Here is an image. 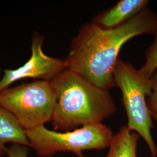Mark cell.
Returning a JSON list of instances; mask_svg holds the SVG:
<instances>
[{
	"label": "cell",
	"mask_w": 157,
	"mask_h": 157,
	"mask_svg": "<svg viewBox=\"0 0 157 157\" xmlns=\"http://www.w3.org/2000/svg\"><path fill=\"white\" fill-rule=\"evenodd\" d=\"M28 147L18 144H13L8 149L6 154L8 157H28Z\"/></svg>",
	"instance_id": "obj_12"
},
{
	"label": "cell",
	"mask_w": 157,
	"mask_h": 157,
	"mask_svg": "<svg viewBox=\"0 0 157 157\" xmlns=\"http://www.w3.org/2000/svg\"><path fill=\"white\" fill-rule=\"evenodd\" d=\"M56 100L50 81L38 80L0 92V105L12 113L25 130L51 122Z\"/></svg>",
	"instance_id": "obj_5"
},
{
	"label": "cell",
	"mask_w": 157,
	"mask_h": 157,
	"mask_svg": "<svg viewBox=\"0 0 157 157\" xmlns=\"http://www.w3.org/2000/svg\"><path fill=\"white\" fill-rule=\"evenodd\" d=\"M149 3L148 0H121L94 17L91 22L104 29L116 28L144 11Z\"/></svg>",
	"instance_id": "obj_7"
},
{
	"label": "cell",
	"mask_w": 157,
	"mask_h": 157,
	"mask_svg": "<svg viewBox=\"0 0 157 157\" xmlns=\"http://www.w3.org/2000/svg\"><path fill=\"white\" fill-rule=\"evenodd\" d=\"M152 91L147 96V102L152 113L157 115V71L151 78Z\"/></svg>",
	"instance_id": "obj_11"
},
{
	"label": "cell",
	"mask_w": 157,
	"mask_h": 157,
	"mask_svg": "<svg viewBox=\"0 0 157 157\" xmlns=\"http://www.w3.org/2000/svg\"><path fill=\"white\" fill-rule=\"evenodd\" d=\"M50 82L57 96L51 121L55 131L68 132L102 123L116 111L109 90L96 86L68 69Z\"/></svg>",
	"instance_id": "obj_2"
},
{
	"label": "cell",
	"mask_w": 157,
	"mask_h": 157,
	"mask_svg": "<svg viewBox=\"0 0 157 157\" xmlns=\"http://www.w3.org/2000/svg\"><path fill=\"white\" fill-rule=\"evenodd\" d=\"M30 147V143L22 125L15 117L0 105V157L8 150V143Z\"/></svg>",
	"instance_id": "obj_8"
},
{
	"label": "cell",
	"mask_w": 157,
	"mask_h": 157,
	"mask_svg": "<svg viewBox=\"0 0 157 157\" xmlns=\"http://www.w3.org/2000/svg\"><path fill=\"white\" fill-rule=\"evenodd\" d=\"M151 115L152 117V119H154L155 121H156V122L157 123V114H154V113H151Z\"/></svg>",
	"instance_id": "obj_13"
},
{
	"label": "cell",
	"mask_w": 157,
	"mask_h": 157,
	"mask_svg": "<svg viewBox=\"0 0 157 157\" xmlns=\"http://www.w3.org/2000/svg\"><path fill=\"white\" fill-rule=\"evenodd\" d=\"M140 137L127 126H123L113 135L109 151L105 157H139L137 150Z\"/></svg>",
	"instance_id": "obj_9"
},
{
	"label": "cell",
	"mask_w": 157,
	"mask_h": 157,
	"mask_svg": "<svg viewBox=\"0 0 157 157\" xmlns=\"http://www.w3.org/2000/svg\"><path fill=\"white\" fill-rule=\"evenodd\" d=\"M113 76L115 86L122 93L127 126L146 141L152 157H157V147L151 135L153 119L147 102L152 91L151 78H146L131 63L119 58L113 68Z\"/></svg>",
	"instance_id": "obj_3"
},
{
	"label": "cell",
	"mask_w": 157,
	"mask_h": 157,
	"mask_svg": "<svg viewBox=\"0 0 157 157\" xmlns=\"http://www.w3.org/2000/svg\"><path fill=\"white\" fill-rule=\"evenodd\" d=\"M30 147L38 156L49 157L59 152H71L84 157L86 150H101L109 147L113 136L112 130L102 123L90 124L68 132H57L41 125L25 130Z\"/></svg>",
	"instance_id": "obj_4"
},
{
	"label": "cell",
	"mask_w": 157,
	"mask_h": 157,
	"mask_svg": "<svg viewBox=\"0 0 157 157\" xmlns=\"http://www.w3.org/2000/svg\"><path fill=\"white\" fill-rule=\"evenodd\" d=\"M146 61L139 70L146 78H151L157 71V33L154 35V40L145 52Z\"/></svg>",
	"instance_id": "obj_10"
},
{
	"label": "cell",
	"mask_w": 157,
	"mask_h": 157,
	"mask_svg": "<svg viewBox=\"0 0 157 157\" xmlns=\"http://www.w3.org/2000/svg\"><path fill=\"white\" fill-rule=\"evenodd\" d=\"M157 33V13L148 7L116 28L104 29L91 22L83 25L71 40L67 68L105 90L115 86L113 71L124 44L132 38Z\"/></svg>",
	"instance_id": "obj_1"
},
{
	"label": "cell",
	"mask_w": 157,
	"mask_h": 157,
	"mask_svg": "<svg viewBox=\"0 0 157 157\" xmlns=\"http://www.w3.org/2000/svg\"><path fill=\"white\" fill-rule=\"evenodd\" d=\"M44 36L34 32L32 36V54L22 67L6 70L0 80V92L17 80L26 78L51 81L67 69L65 61L48 56L43 50Z\"/></svg>",
	"instance_id": "obj_6"
}]
</instances>
